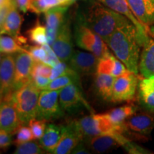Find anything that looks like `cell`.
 I'll return each instance as SVG.
<instances>
[{
	"label": "cell",
	"instance_id": "6da1fadb",
	"mask_svg": "<svg viewBox=\"0 0 154 154\" xmlns=\"http://www.w3.org/2000/svg\"><path fill=\"white\" fill-rule=\"evenodd\" d=\"M76 17L106 42L116 30L132 24L124 15L107 7L97 0H86Z\"/></svg>",
	"mask_w": 154,
	"mask_h": 154
},
{
	"label": "cell",
	"instance_id": "7a4b0ae2",
	"mask_svg": "<svg viewBox=\"0 0 154 154\" xmlns=\"http://www.w3.org/2000/svg\"><path fill=\"white\" fill-rule=\"evenodd\" d=\"M142 37L136 26L129 24L118 29L106 43L127 69L138 74V63L142 48Z\"/></svg>",
	"mask_w": 154,
	"mask_h": 154
},
{
	"label": "cell",
	"instance_id": "3957f363",
	"mask_svg": "<svg viewBox=\"0 0 154 154\" xmlns=\"http://www.w3.org/2000/svg\"><path fill=\"white\" fill-rule=\"evenodd\" d=\"M40 89L30 81L11 93V99L22 124L36 118Z\"/></svg>",
	"mask_w": 154,
	"mask_h": 154
},
{
	"label": "cell",
	"instance_id": "277c9868",
	"mask_svg": "<svg viewBox=\"0 0 154 154\" xmlns=\"http://www.w3.org/2000/svg\"><path fill=\"white\" fill-rule=\"evenodd\" d=\"M74 122L84 138L103 134H124L127 131L124 123L114 124L105 113L95 114L92 113Z\"/></svg>",
	"mask_w": 154,
	"mask_h": 154
},
{
	"label": "cell",
	"instance_id": "5b68a950",
	"mask_svg": "<svg viewBox=\"0 0 154 154\" xmlns=\"http://www.w3.org/2000/svg\"><path fill=\"white\" fill-rule=\"evenodd\" d=\"M74 39L79 47L94 54L99 59L109 52L107 44L101 36L88 28L77 17L74 26Z\"/></svg>",
	"mask_w": 154,
	"mask_h": 154
},
{
	"label": "cell",
	"instance_id": "8992f818",
	"mask_svg": "<svg viewBox=\"0 0 154 154\" xmlns=\"http://www.w3.org/2000/svg\"><path fill=\"white\" fill-rule=\"evenodd\" d=\"M61 90H44L40 92L38 101L36 119L45 121L56 120L64 115V111L59 103Z\"/></svg>",
	"mask_w": 154,
	"mask_h": 154
},
{
	"label": "cell",
	"instance_id": "52a82bcc",
	"mask_svg": "<svg viewBox=\"0 0 154 154\" xmlns=\"http://www.w3.org/2000/svg\"><path fill=\"white\" fill-rule=\"evenodd\" d=\"M59 103L64 111L74 113L82 109H86L91 113L93 109L86 101L82 92L81 84H72L61 89Z\"/></svg>",
	"mask_w": 154,
	"mask_h": 154
},
{
	"label": "cell",
	"instance_id": "ba28073f",
	"mask_svg": "<svg viewBox=\"0 0 154 154\" xmlns=\"http://www.w3.org/2000/svg\"><path fill=\"white\" fill-rule=\"evenodd\" d=\"M138 86L137 75L130 71L115 78L111 102L129 101L135 97Z\"/></svg>",
	"mask_w": 154,
	"mask_h": 154
},
{
	"label": "cell",
	"instance_id": "9c48e42d",
	"mask_svg": "<svg viewBox=\"0 0 154 154\" xmlns=\"http://www.w3.org/2000/svg\"><path fill=\"white\" fill-rule=\"evenodd\" d=\"M130 140L124 134H103L88 136L83 139L90 151L96 153H101L116 149L119 146H124Z\"/></svg>",
	"mask_w": 154,
	"mask_h": 154
},
{
	"label": "cell",
	"instance_id": "30bf717a",
	"mask_svg": "<svg viewBox=\"0 0 154 154\" xmlns=\"http://www.w3.org/2000/svg\"><path fill=\"white\" fill-rule=\"evenodd\" d=\"M51 48L61 61L68 62L74 54L75 50L72 41L71 21L68 17L61 26Z\"/></svg>",
	"mask_w": 154,
	"mask_h": 154
},
{
	"label": "cell",
	"instance_id": "8fae6325",
	"mask_svg": "<svg viewBox=\"0 0 154 154\" xmlns=\"http://www.w3.org/2000/svg\"><path fill=\"white\" fill-rule=\"evenodd\" d=\"M99 58L91 52L75 50L69 59V66L77 74L82 76L95 75Z\"/></svg>",
	"mask_w": 154,
	"mask_h": 154
},
{
	"label": "cell",
	"instance_id": "7c38bea8",
	"mask_svg": "<svg viewBox=\"0 0 154 154\" xmlns=\"http://www.w3.org/2000/svg\"><path fill=\"white\" fill-rule=\"evenodd\" d=\"M21 124L11 94L5 96L0 104V130L13 134Z\"/></svg>",
	"mask_w": 154,
	"mask_h": 154
},
{
	"label": "cell",
	"instance_id": "4fadbf2b",
	"mask_svg": "<svg viewBox=\"0 0 154 154\" xmlns=\"http://www.w3.org/2000/svg\"><path fill=\"white\" fill-rule=\"evenodd\" d=\"M14 91L30 82L34 60L29 54L23 51L17 53L16 57H14Z\"/></svg>",
	"mask_w": 154,
	"mask_h": 154
},
{
	"label": "cell",
	"instance_id": "5bb4252c",
	"mask_svg": "<svg viewBox=\"0 0 154 154\" xmlns=\"http://www.w3.org/2000/svg\"><path fill=\"white\" fill-rule=\"evenodd\" d=\"M69 6H58L45 12L47 44L50 46L56 39L61 26L66 20Z\"/></svg>",
	"mask_w": 154,
	"mask_h": 154
},
{
	"label": "cell",
	"instance_id": "9a60e30c",
	"mask_svg": "<svg viewBox=\"0 0 154 154\" xmlns=\"http://www.w3.org/2000/svg\"><path fill=\"white\" fill-rule=\"evenodd\" d=\"M14 57L6 54L0 62V97L2 99L14 91Z\"/></svg>",
	"mask_w": 154,
	"mask_h": 154
},
{
	"label": "cell",
	"instance_id": "2e32d148",
	"mask_svg": "<svg viewBox=\"0 0 154 154\" xmlns=\"http://www.w3.org/2000/svg\"><path fill=\"white\" fill-rule=\"evenodd\" d=\"M138 71L143 77L154 76V37L149 32L142 40Z\"/></svg>",
	"mask_w": 154,
	"mask_h": 154
},
{
	"label": "cell",
	"instance_id": "e0dca14e",
	"mask_svg": "<svg viewBox=\"0 0 154 154\" xmlns=\"http://www.w3.org/2000/svg\"><path fill=\"white\" fill-rule=\"evenodd\" d=\"M84 137L79 131L74 121L66 126H63V134L60 141L53 153L54 154H69L76 146L82 141Z\"/></svg>",
	"mask_w": 154,
	"mask_h": 154
},
{
	"label": "cell",
	"instance_id": "ac0fdd59",
	"mask_svg": "<svg viewBox=\"0 0 154 154\" xmlns=\"http://www.w3.org/2000/svg\"><path fill=\"white\" fill-rule=\"evenodd\" d=\"M138 20L149 29L154 25V0H126Z\"/></svg>",
	"mask_w": 154,
	"mask_h": 154
},
{
	"label": "cell",
	"instance_id": "d6986e66",
	"mask_svg": "<svg viewBox=\"0 0 154 154\" xmlns=\"http://www.w3.org/2000/svg\"><path fill=\"white\" fill-rule=\"evenodd\" d=\"M127 131L141 136H149L154 128V116L146 113L134 114L124 122Z\"/></svg>",
	"mask_w": 154,
	"mask_h": 154
},
{
	"label": "cell",
	"instance_id": "ffe728a7",
	"mask_svg": "<svg viewBox=\"0 0 154 154\" xmlns=\"http://www.w3.org/2000/svg\"><path fill=\"white\" fill-rule=\"evenodd\" d=\"M97 1L129 19L132 24L136 26V29L140 35H145L149 32V29L144 26L135 17L126 0H97Z\"/></svg>",
	"mask_w": 154,
	"mask_h": 154
},
{
	"label": "cell",
	"instance_id": "44dd1931",
	"mask_svg": "<svg viewBox=\"0 0 154 154\" xmlns=\"http://www.w3.org/2000/svg\"><path fill=\"white\" fill-rule=\"evenodd\" d=\"M128 71L124 63L109 51L99 59L96 74H106L117 77Z\"/></svg>",
	"mask_w": 154,
	"mask_h": 154
},
{
	"label": "cell",
	"instance_id": "7402d4cb",
	"mask_svg": "<svg viewBox=\"0 0 154 154\" xmlns=\"http://www.w3.org/2000/svg\"><path fill=\"white\" fill-rule=\"evenodd\" d=\"M138 86L140 104L147 111L154 112V76L143 77Z\"/></svg>",
	"mask_w": 154,
	"mask_h": 154
},
{
	"label": "cell",
	"instance_id": "603a6c76",
	"mask_svg": "<svg viewBox=\"0 0 154 154\" xmlns=\"http://www.w3.org/2000/svg\"><path fill=\"white\" fill-rule=\"evenodd\" d=\"M63 126L49 124L47 125L45 131L39 139V143L44 151L53 153L63 134Z\"/></svg>",
	"mask_w": 154,
	"mask_h": 154
},
{
	"label": "cell",
	"instance_id": "cb8c5ba5",
	"mask_svg": "<svg viewBox=\"0 0 154 154\" xmlns=\"http://www.w3.org/2000/svg\"><path fill=\"white\" fill-rule=\"evenodd\" d=\"M23 21L24 18L19 14V9L17 8L14 4H13L12 7L7 14L0 34H7L12 37H17L20 35V29Z\"/></svg>",
	"mask_w": 154,
	"mask_h": 154
},
{
	"label": "cell",
	"instance_id": "d4e9b609",
	"mask_svg": "<svg viewBox=\"0 0 154 154\" xmlns=\"http://www.w3.org/2000/svg\"><path fill=\"white\" fill-rule=\"evenodd\" d=\"M116 77L106 74H96L94 88L98 96L107 101H111L113 82Z\"/></svg>",
	"mask_w": 154,
	"mask_h": 154
},
{
	"label": "cell",
	"instance_id": "484cf974",
	"mask_svg": "<svg viewBox=\"0 0 154 154\" xmlns=\"http://www.w3.org/2000/svg\"><path fill=\"white\" fill-rule=\"evenodd\" d=\"M136 110L137 108L135 106L126 105L111 109L105 113V115L114 124H122L127 119L135 114Z\"/></svg>",
	"mask_w": 154,
	"mask_h": 154
},
{
	"label": "cell",
	"instance_id": "4316f807",
	"mask_svg": "<svg viewBox=\"0 0 154 154\" xmlns=\"http://www.w3.org/2000/svg\"><path fill=\"white\" fill-rule=\"evenodd\" d=\"M80 77L79 75L72 69V70L67 74L51 80L45 90H49V91L61 90L65 86L70 85L72 84H81Z\"/></svg>",
	"mask_w": 154,
	"mask_h": 154
},
{
	"label": "cell",
	"instance_id": "83f0119b",
	"mask_svg": "<svg viewBox=\"0 0 154 154\" xmlns=\"http://www.w3.org/2000/svg\"><path fill=\"white\" fill-rule=\"evenodd\" d=\"M70 0H32L29 6L31 12L39 14L58 6H69Z\"/></svg>",
	"mask_w": 154,
	"mask_h": 154
},
{
	"label": "cell",
	"instance_id": "f1b7e54d",
	"mask_svg": "<svg viewBox=\"0 0 154 154\" xmlns=\"http://www.w3.org/2000/svg\"><path fill=\"white\" fill-rule=\"evenodd\" d=\"M26 34L31 43L36 45L47 44V28L46 26L42 24L39 21H36L35 24L26 32Z\"/></svg>",
	"mask_w": 154,
	"mask_h": 154
},
{
	"label": "cell",
	"instance_id": "f546056e",
	"mask_svg": "<svg viewBox=\"0 0 154 154\" xmlns=\"http://www.w3.org/2000/svg\"><path fill=\"white\" fill-rule=\"evenodd\" d=\"M25 51L19 44L17 38L7 34H0V52L5 54H12Z\"/></svg>",
	"mask_w": 154,
	"mask_h": 154
},
{
	"label": "cell",
	"instance_id": "4dcf8cb0",
	"mask_svg": "<svg viewBox=\"0 0 154 154\" xmlns=\"http://www.w3.org/2000/svg\"><path fill=\"white\" fill-rule=\"evenodd\" d=\"M44 151L40 143L30 140L17 146L14 153L16 154H42L44 153Z\"/></svg>",
	"mask_w": 154,
	"mask_h": 154
},
{
	"label": "cell",
	"instance_id": "1f68e13d",
	"mask_svg": "<svg viewBox=\"0 0 154 154\" xmlns=\"http://www.w3.org/2000/svg\"><path fill=\"white\" fill-rule=\"evenodd\" d=\"M47 121L34 118L29 122V127L32 131L34 140H39L42 137L47 127Z\"/></svg>",
	"mask_w": 154,
	"mask_h": 154
},
{
	"label": "cell",
	"instance_id": "d6a6232c",
	"mask_svg": "<svg viewBox=\"0 0 154 154\" xmlns=\"http://www.w3.org/2000/svg\"><path fill=\"white\" fill-rule=\"evenodd\" d=\"M15 133H16V138H15L14 143L16 146L20 145L25 142L30 141L32 140H34L33 134H32L29 127L23 126L22 124H21L17 128Z\"/></svg>",
	"mask_w": 154,
	"mask_h": 154
},
{
	"label": "cell",
	"instance_id": "836d02e7",
	"mask_svg": "<svg viewBox=\"0 0 154 154\" xmlns=\"http://www.w3.org/2000/svg\"><path fill=\"white\" fill-rule=\"evenodd\" d=\"M25 51L28 52L33 58L34 61H42L44 62L47 59V52L44 49L43 45H34L27 46L24 47Z\"/></svg>",
	"mask_w": 154,
	"mask_h": 154
},
{
	"label": "cell",
	"instance_id": "e575fe53",
	"mask_svg": "<svg viewBox=\"0 0 154 154\" xmlns=\"http://www.w3.org/2000/svg\"><path fill=\"white\" fill-rule=\"evenodd\" d=\"M51 66L42 61H34L32 71V76H40L49 78L51 74Z\"/></svg>",
	"mask_w": 154,
	"mask_h": 154
},
{
	"label": "cell",
	"instance_id": "d590c367",
	"mask_svg": "<svg viewBox=\"0 0 154 154\" xmlns=\"http://www.w3.org/2000/svg\"><path fill=\"white\" fill-rule=\"evenodd\" d=\"M71 70H72V69L69 66V64L67 65L64 61H60L58 64L52 68L51 76H50V79L51 81L57 78V77L66 74L70 72Z\"/></svg>",
	"mask_w": 154,
	"mask_h": 154
},
{
	"label": "cell",
	"instance_id": "8d00e7d4",
	"mask_svg": "<svg viewBox=\"0 0 154 154\" xmlns=\"http://www.w3.org/2000/svg\"><path fill=\"white\" fill-rule=\"evenodd\" d=\"M43 47L47 52V57L45 61H44V63H46L47 64L49 65V66L52 67L55 66L56 65L60 62V59H59V57H57V55L56 54V53L54 51L52 48L50 47L49 44H44Z\"/></svg>",
	"mask_w": 154,
	"mask_h": 154
},
{
	"label": "cell",
	"instance_id": "74e56055",
	"mask_svg": "<svg viewBox=\"0 0 154 154\" xmlns=\"http://www.w3.org/2000/svg\"><path fill=\"white\" fill-rule=\"evenodd\" d=\"M123 148L128 152V153L132 154H142V153H149L148 150L143 149L141 146L137 145V144L133 143L131 140H128Z\"/></svg>",
	"mask_w": 154,
	"mask_h": 154
},
{
	"label": "cell",
	"instance_id": "f35d334b",
	"mask_svg": "<svg viewBox=\"0 0 154 154\" xmlns=\"http://www.w3.org/2000/svg\"><path fill=\"white\" fill-rule=\"evenodd\" d=\"M31 81L40 90H45L47 86L49 84L50 82H51V79H50V78H47V77L36 76H32Z\"/></svg>",
	"mask_w": 154,
	"mask_h": 154
},
{
	"label": "cell",
	"instance_id": "ab89813d",
	"mask_svg": "<svg viewBox=\"0 0 154 154\" xmlns=\"http://www.w3.org/2000/svg\"><path fill=\"white\" fill-rule=\"evenodd\" d=\"M12 0H9L6 5L0 7V32H1L2 29L3 27V25L5 24V22L7 18V14H8L9 10L11 8L13 5Z\"/></svg>",
	"mask_w": 154,
	"mask_h": 154
},
{
	"label": "cell",
	"instance_id": "60d3db41",
	"mask_svg": "<svg viewBox=\"0 0 154 154\" xmlns=\"http://www.w3.org/2000/svg\"><path fill=\"white\" fill-rule=\"evenodd\" d=\"M12 143L11 134L0 130V149H7Z\"/></svg>",
	"mask_w": 154,
	"mask_h": 154
},
{
	"label": "cell",
	"instance_id": "b9f144b4",
	"mask_svg": "<svg viewBox=\"0 0 154 154\" xmlns=\"http://www.w3.org/2000/svg\"><path fill=\"white\" fill-rule=\"evenodd\" d=\"M12 1L19 11L26 13L29 10V6L32 0H12Z\"/></svg>",
	"mask_w": 154,
	"mask_h": 154
},
{
	"label": "cell",
	"instance_id": "7bdbcfd3",
	"mask_svg": "<svg viewBox=\"0 0 154 154\" xmlns=\"http://www.w3.org/2000/svg\"><path fill=\"white\" fill-rule=\"evenodd\" d=\"M90 153L91 152H90L88 148L86 147V144L84 143L83 140L81 141L72 151V153L74 154H87Z\"/></svg>",
	"mask_w": 154,
	"mask_h": 154
},
{
	"label": "cell",
	"instance_id": "ee69618b",
	"mask_svg": "<svg viewBox=\"0 0 154 154\" xmlns=\"http://www.w3.org/2000/svg\"><path fill=\"white\" fill-rule=\"evenodd\" d=\"M9 1V0H0V7H2V6L6 5Z\"/></svg>",
	"mask_w": 154,
	"mask_h": 154
},
{
	"label": "cell",
	"instance_id": "f6af8a7d",
	"mask_svg": "<svg viewBox=\"0 0 154 154\" xmlns=\"http://www.w3.org/2000/svg\"><path fill=\"white\" fill-rule=\"evenodd\" d=\"M70 1H71V3L73 4L74 2H75L76 1H77V0H70Z\"/></svg>",
	"mask_w": 154,
	"mask_h": 154
},
{
	"label": "cell",
	"instance_id": "bcb514c9",
	"mask_svg": "<svg viewBox=\"0 0 154 154\" xmlns=\"http://www.w3.org/2000/svg\"><path fill=\"white\" fill-rule=\"evenodd\" d=\"M2 100H3L2 98L0 97V104H1V103H2Z\"/></svg>",
	"mask_w": 154,
	"mask_h": 154
},
{
	"label": "cell",
	"instance_id": "7dc6e473",
	"mask_svg": "<svg viewBox=\"0 0 154 154\" xmlns=\"http://www.w3.org/2000/svg\"><path fill=\"white\" fill-rule=\"evenodd\" d=\"M1 52H0V62H1V60H2V55H1Z\"/></svg>",
	"mask_w": 154,
	"mask_h": 154
}]
</instances>
